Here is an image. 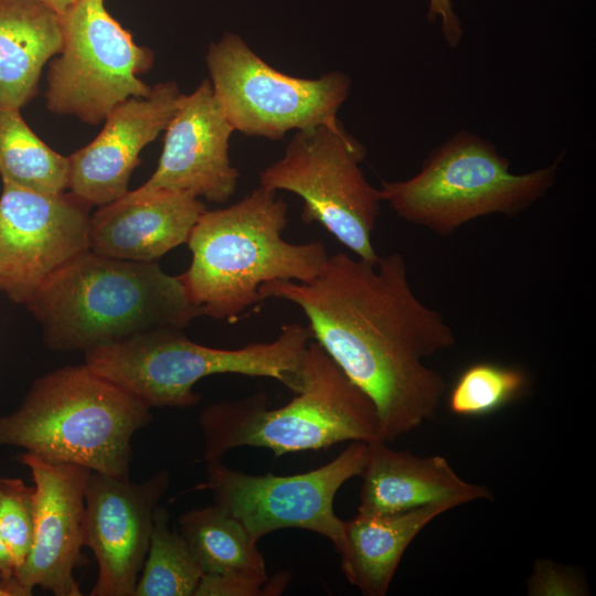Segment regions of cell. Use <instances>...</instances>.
<instances>
[{"instance_id":"9c48e42d","label":"cell","mask_w":596,"mask_h":596,"mask_svg":"<svg viewBox=\"0 0 596 596\" xmlns=\"http://www.w3.org/2000/svg\"><path fill=\"white\" fill-rule=\"evenodd\" d=\"M205 61L214 96L236 131L277 140L292 129L341 125L337 113L351 88L342 72L318 78L281 73L234 33L211 43Z\"/></svg>"},{"instance_id":"277c9868","label":"cell","mask_w":596,"mask_h":596,"mask_svg":"<svg viewBox=\"0 0 596 596\" xmlns=\"http://www.w3.org/2000/svg\"><path fill=\"white\" fill-rule=\"evenodd\" d=\"M151 408L85 363L36 379L21 404L0 416V447L129 478L131 438Z\"/></svg>"},{"instance_id":"7402d4cb","label":"cell","mask_w":596,"mask_h":596,"mask_svg":"<svg viewBox=\"0 0 596 596\" xmlns=\"http://www.w3.org/2000/svg\"><path fill=\"white\" fill-rule=\"evenodd\" d=\"M68 157L44 143L25 124L19 109L0 107V175L23 189L61 193L68 187Z\"/></svg>"},{"instance_id":"9a60e30c","label":"cell","mask_w":596,"mask_h":596,"mask_svg":"<svg viewBox=\"0 0 596 596\" xmlns=\"http://www.w3.org/2000/svg\"><path fill=\"white\" fill-rule=\"evenodd\" d=\"M233 131L210 79L191 94H180L158 167L140 189L188 192L215 203L228 201L240 178L228 155Z\"/></svg>"},{"instance_id":"4fadbf2b","label":"cell","mask_w":596,"mask_h":596,"mask_svg":"<svg viewBox=\"0 0 596 596\" xmlns=\"http://www.w3.org/2000/svg\"><path fill=\"white\" fill-rule=\"evenodd\" d=\"M170 485L168 470L131 482L91 471L85 490L83 544L98 577L92 596H134L150 544L155 510Z\"/></svg>"},{"instance_id":"30bf717a","label":"cell","mask_w":596,"mask_h":596,"mask_svg":"<svg viewBox=\"0 0 596 596\" xmlns=\"http://www.w3.org/2000/svg\"><path fill=\"white\" fill-rule=\"evenodd\" d=\"M62 17V50L50 64L46 107L96 125L118 104L147 97L139 78L153 53L135 43L106 10L104 0H77Z\"/></svg>"},{"instance_id":"f546056e","label":"cell","mask_w":596,"mask_h":596,"mask_svg":"<svg viewBox=\"0 0 596 596\" xmlns=\"http://www.w3.org/2000/svg\"><path fill=\"white\" fill-rule=\"evenodd\" d=\"M60 15H63L77 0H40Z\"/></svg>"},{"instance_id":"6da1fadb","label":"cell","mask_w":596,"mask_h":596,"mask_svg":"<svg viewBox=\"0 0 596 596\" xmlns=\"http://www.w3.org/2000/svg\"><path fill=\"white\" fill-rule=\"evenodd\" d=\"M260 295L304 311L313 340L373 402L385 443L435 417L446 383L424 360L456 338L414 294L400 253L375 263L337 253L313 279L273 280Z\"/></svg>"},{"instance_id":"8992f818","label":"cell","mask_w":596,"mask_h":596,"mask_svg":"<svg viewBox=\"0 0 596 596\" xmlns=\"http://www.w3.org/2000/svg\"><path fill=\"white\" fill-rule=\"evenodd\" d=\"M312 339L309 327L290 323L272 342L226 350L195 343L184 330L158 329L88 350L85 364L150 408H188L201 401L195 383L212 374L269 377L296 392Z\"/></svg>"},{"instance_id":"f1b7e54d","label":"cell","mask_w":596,"mask_h":596,"mask_svg":"<svg viewBox=\"0 0 596 596\" xmlns=\"http://www.w3.org/2000/svg\"><path fill=\"white\" fill-rule=\"evenodd\" d=\"M14 575H15V570L12 563L11 556L0 534V577L2 579V585L6 587V589L9 593H10L9 589L13 582Z\"/></svg>"},{"instance_id":"603a6c76","label":"cell","mask_w":596,"mask_h":596,"mask_svg":"<svg viewBox=\"0 0 596 596\" xmlns=\"http://www.w3.org/2000/svg\"><path fill=\"white\" fill-rule=\"evenodd\" d=\"M170 513L157 505L149 550L134 596H194L204 575L184 538L169 528Z\"/></svg>"},{"instance_id":"52a82bcc","label":"cell","mask_w":596,"mask_h":596,"mask_svg":"<svg viewBox=\"0 0 596 596\" xmlns=\"http://www.w3.org/2000/svg\"><path fill=\"white\" fill-rule=\"evenodd\" d=\"M561 159L513 173L491 141L460 130L433 149L414 177L382 181L379 190L402 220L446 236L476 219L529 209L554 185Z\"/></svg>"},{"instance_id":"2e32d148","label":"cell","mask_w":596,"mask_h":596,"mask_svg":"<svg viewBox=\"0 0 596 596\" xmlns=\"http://www.w3.org/2000/svg\"><path fill=\"white\" fill-rule=\"evenodd\" d=\"M180 94L174 82H162L147 97H131L114 107L97 137L68 157L70 192L91 206L124 196L140 151L166 130Z\"/></svg>"},{"instance_id":"7c38bea8","label":"cell","mask_w":596,"mask_h":596,"mask_svg":"<svg viewBox=\"0 0 596 596\" xmlns=\"http://www.w3.org/2000/svg\"><path fill=\"white\" fill-rule=\"evenodd\" d=\"M2 183L0 290L25 305L54 273L89 251L92 206L71 192Z\"/></svg>"},{"instance_id":"d4e9b609","label":"cell","mask_w":596,"mask_h":596,"mask_svg":"<svg viewBox=\"0 0 596 596\" xmlns=\"http://www.w3.org/2000/svg\"><path fill=\"white\" fill-rule=\"evenodd\" d=\"M34 493L35 488L20 478L0 477V534L15 574L25 562L33 541Z\"/></svg>"},{"instance_id":"3957f363","label":"cell","mask_w":596,"mask_h":596,"mask_svg":"<svg viewBox=\"0 0 596 596\" xmlns=\"http://www.w3.org/2000/svg\"><path fill=\"white\" fill-rule=\"evenodd\" d=\"M287 204L276 191L258 187L233 205L205 211L188 245L190 267L179 276L201 316L235 322L263 300L262 285L313 279L329 255L321 242L284 240Z\"/></svg>"},{"instance_id":"484cf974","label":"cell","mask_w":596,"mask_h":596,"mask_svg":"<svg viewBox=\"0 0 596 596\" xmlns=\"http://www.w3.org/2000/svg\"><path fill=\"white\" fill-rule=\"evenodd\" d=\"M586 592V584L574 572L544 558L536 561L528 581L532 596H579Z\"/></svg>"},{"instance_id":"44dd1931","label":"cell","mask_w":596,"mask_h":596,"mask_svg":"<svg viewBox=\"0 0 596 596\" xmlns=\"http://www.w3.org/2000/svg\"><path fill=\"white\" fill-rule=\"evenodd\" d=\"M178 531L187 541L204 574H237L267 578L257 541L221 505L193 509L178 520Z\"/></svg>"},{"instance_id":"ac0fdd59","label":"cell","mask_w":596,"mask_h":596,"mask_svg":"<svg viewBox=\"0 0 596 596\" xmlns=\"http://www.w3.org/2000/svg\"><path fill=\"white\" fill-rule=\"evenodd\" d=\"M368 445L359 513L389 514L448 500L465 504L492 498L487 487L461 479L441 456L413 455L381 440Z\"/></svg>"},{"instance_id":"ba28073f","label":"cell","mask_w":596,"mask_h":596,"mask_svg":"<svg viewBox=\"0 0 596 596\" xmlns=\"http://www.w3.org/2000/svg\"><path fill=\"white\" fill-rule=\"evenodd\" d=\"M364 157V147L342 125H318L298 130L284 156L260 172L259 183L300 196L305 222H318L356 257L375 263L372 234L382 199L360 167Z\"/></svg>"},{"instance_id":"e0dca14e","label":"cell","mask_w":596,"mask_h":596,"mask_svg":"<svg viewBox=\"0 0 596 596\" xmlns=\"http://www.w3.org/2000/svg\"><path fill=\"white\" fill-rule=\"evenodd\" d=\"M205 211V204L188 192L128 191L91 216L89 251L127 260L157 262L188 242Z\"/></svg>"},{"instance_id":"8fae6325","label":"cell","mask_w":596,"mask_h":596,"mask_svg":"<svg viewBox=\"0 0 596 596\" xmlns=\"http://www.w3.org/2000/svg\"><path fill=\"white\" fill-rule=\"evenodd\" d=\"M368 451V443L351 441L326 465L289 476L249 475L221 459L209 460L202 488L257 542L270 532L292 528L327 538L338 551L344 521L334 513V497L345 481L361 476Z\"/></svg>"},{"instance_id":"ffe728a7","label":"cell","mask_w":596,"mask_h":596,"mask_svg":"<svg viewBox=\"0 0 596 596\" xmlns=\"http://www.w3.org/2000/svg\"><path fill=\"white\" fill-rule=\"evenodd\" d=\"M63 45L62 17L40 0H0V107L21 109Z\"/></svg>"},{"instance_id":"5bb4252c","label":"cell","mask_w":596,"mask_h":596,"mask_svg":"<svg viewBox=\"0 0 596 596\" xmlns=\"http://www.w3.org/2000/svg\"><path fill=\"white\" fill-rule=\"evenodd\" d=\"M17 460L29 468L34 481V532L10 593L30 596L41 587L55 596H81L74 568L82 562L85 490L92 470L49 461L29 451Z\"/></svg>"},{"instance_id":"5b68a950","label":"cell","mask_w":596,"mask_h":596,"mask_svg":"<svg viewBox=\"0 0 596 596\" xmlns=\"http://www.w3.org/2000/svg\"><path fill=\"white\" fill-rule=\"evenodd\" d=\"M287 404L268 408L264 392L222 401L202 409L199 425L205 461L236 447L288 453L319 450L342 441H384L371 398L313 339L301 368V382Z\"/></svg>"},{"instance_id":"83f0119b","label":"cell","mask_w":596,"mask_h":596,"mask_svg":"<svg viewBox=\"0 0 596 596\" xmlns=\"http://www.w3.org/2000/svg\"><path fill=\"white\" fill-rule=\"evenodd\" d=\"M441 19L444 36L451 47H456L461 40L462 29L456 17L450 0H429L428 20Z\"/></svg>"},{"instance_id":"4dcf8cb0","label":"cell","mask_w":596,"mask_h":596,"mask_svg":"<svg viewBox=\"0 0 596 596\" xmlns=\"http://www.w3.org/2000/svg\"><path fill=\"white\" fill-rule=\"evenodd\" d=\"M0 596H11L10 593L2 585V583H0Z\"/></svg>"},{"instance_id":"cb8c5ba5","label":"cell","mask_w":596,"mask_h":596,"mask_svg":"<svg viewBox=\"0 0 596 596\" xmlns=\"http://www.w3.org/2000/svg\"><path fill=\"white\" fill-rule=\"evenodd\" d=\"M528 384L526 373L519 368L476 362L456 379L448 395V409L457 416H485L513 402Z\"/></svg>"},{"instance_id":"d6986e66","label":"cell","mask_w":596,"mask_h":596,"mask_svg":"<svg viewBox=\"0 0 596 596\" xmlns=\"http://www.w3.org/2000/svg\"><path fill=\"white\" fill-rule=\"evenodd\" d=\"M461 503L443 501L389 513H359L343 522L338 553L350 584L365 596H384L404 552L416 535L435 518Z\"/></svg>"},{"instance_id":"7a4b0ae2","label":"cell","mask_w":596,"mask_h":596,"mask_svg":"<svg viewBox=\"0 0 596 596\" xmlns=\"http://www.w3.org/2000/svg\"><path fill=\"white\" fill-rule=\"evenodd\" d=\"M25 306L55 352L85 353L151 330H184L201 316L179 276L157 262L92 251L54 273Z\"/></svg>"},{"instance_id":"4316f807","label":"cell","mask_w":596,"mask_h":596,"mask_svg":"<svg viewBox=\"0 0 596 596\" xmlns=\"http://www.w3.org/2000/svg\"><path fill=\"white\" fill-rule=\"evenodd\" d=\"M267 578L237 574H204L194 596H257L264 592L274 594L267 587Z\"/></svg>"}]
</instances>
